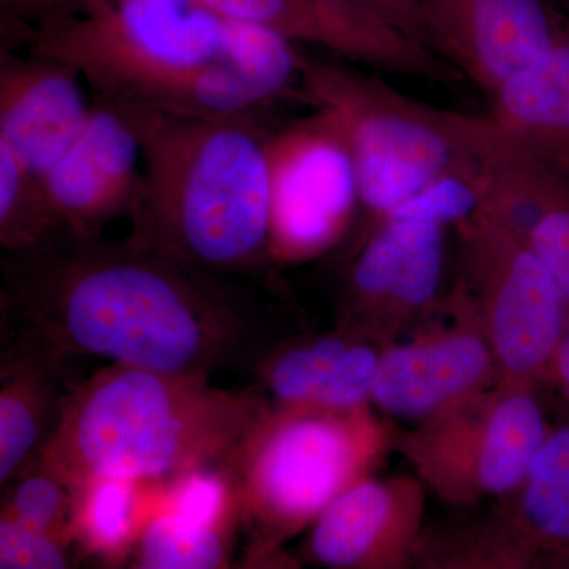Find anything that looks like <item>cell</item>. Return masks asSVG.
Instances as JSON below:
<instances>
[{"mask_svg": "<svg viewBox=\"0 0 569 569\" xmlns=\"http://www.w3.org/2000/svg\"><path fill=\"white\" fill-rule=\"evenodd\" d=\"M456 230L459 280L477 307L501 381L539 387L569 331L567 295L526 239L485 204Z\"/></svg>", "mask_w": 569, "mask_h": 569, "instance_id": "7", "label": "cell"}, {"mask_svg": "<svg viewBox=\"0 0 569 569\" xmlns=\"http://www.w3.org/2000/svg\"><path fill=\"white\" fill-rule=\"evenodd\" d=\"M395 425L372 406L331 410L274 406L227 467L241 501L247 567L283 561L282 546L395 449Z\"/></svg>", "mask_w": 569, "mask_h": 569, "instance_id": "5", "label": "cell"}, {"mask_svg": "<svg viewBox=\"0 0 569 569\" xmlns=\"http://www.w3.org/2000/svg\"><path fill=\"white\" fill-rule=\"evenodd\" d=\"M231 22L276 33L291 43L316 44L347 61L429 80H447L436 52L406 37L348 20L325 0H203Z\"/></svg>", "mask_w": 569, "mask_h": 569, "instance_id": "16", "label": "cell"}, {"mask_svg": "<svg viewBox=\"0 0 569 569\" xmlns=\"http://www.w3.org/2000/svg\"><path fill=\"white\" fill-rule=\"evenodd\" d=\"M81 74L52 56L2 48L0 54V142L37 178L77 140L93 99L82 91Z\"/></svg>", "mask_w": 569, "mask_h": 569, "instance_id": "15", "label": "cell"}, {"mask_svg": "<svg viewBox=\"0 0 569 569\" xmlns=\"http://www.w3.org/2000/svg\"><path fill=\"white\" fill-rule=\"evenodd\" d=\"M0 515L51 531L74 542L71 533L73 489L40 463L21 471L6 488Z\"/></svg>", "mask_w": 569, "mask_h": 569, "instance_id": "26", "label": "cell"}, {"mask_svg": "<svg viewBox=\"0 0 569 569\" xmlns=\"http://www.w3.org/2000/svg\"><path fill=\"white\" fill-rule=\"evenodd\" d=\"M9 337L174 376L252 373L277 339L260 282L141 244L54 233L6 253Z\"/></svg>", "mask_w": 569, "mask_h": 569, "instance_id": "1", "label": "cell"}, {"mask_svg": "<svg viewBox=\"0 0 569 569\" xmlns=\"http://www.w3.org/2000/svg\"><path fill=\"white\" fill-rule=\"evenodd\" d=\"M325 2L348 20L358 22L365 28L406 37L421 47L429 48L425 28H422L419 0H325Z\"/></svg>", "mask_w": 569, "mask_h": 569, "instance_id": "28", "label": "cell"}, {"mask_svg": "<svg viewBox=\"0 0 569 569\" xmlns=\"http://www.w3.org/2000/svg\"><path fill=\"white\" fill-rule=\"evenodd\" d=\"M426 490L418 477L359 479L309 527L305 556L331 569L413 567Z\"/></svg>", "mask_w": 569, "mask_h": 569, "instance_id": "14", "label": "cell"}, {"mask_svg": "<svg viewBox=\"0 0 569 569\" xmlns=\"http://www.w3.org/2000/svg\"><path fill=\"white\" fill-rule=\"evenodd\" d=\"M164 482L97 477L73 486L71 533L78 552L104 567L130 563L134 546L162 501Z\"/></svg>", "mask_w": 569, "mask_h": 569, "instance_id": "20", "label": "cell"}, {"mask_svg": "<svg viewBox=\"0 0 569 569\" xmlns=\"http://www.w3.org/2000/svg\"><path fill=\"white\" fill-rule=\"evenodd\" d=\"M233 529H217L157 509L134 546L130 567L220 569L233 561Z\"/></svg>", "mask_w": 569, "mask_h": 569, "instance_id": "24", "label": "cell"}, {"mask_svg": "<svg viewBox=\"0 0 569 569\" xmlns=\"http://www.w3.org/2000/svg\"><path fill=\"white\" fill-rule=\"evenodd\" d=\"M299 99L335 121L353 164L359 204L376 222L447 176L486 170L509 140L492 116L430 107L301 47Z\"/></svg>", "mask_w": 569, "mask_h": 569, "instance_id": "4", "label": "cell"}, {"mask_svg": "<svg viewBox=\"0 0 569 569\" xmlns=\"http://www.w3.org/2000/svg\"><path fill=\"white\" fill-rule=\"evenodd\" d=\"M269 407L257 388L110 365L70 392L36 462L70 488L97 477L168 482L227 466Z\"/></svg>", "mask_w": 569, "mask_h": 569, "instance_id": "3", "label": "cell"}, {"mask_svg": "<svg viewBox=\"0 0 569 569\" xmlns=\"http://www.w3.org/2000/svg\"><path fill=\"white\" fill-rule=\"evenodd\" d=\"M271 257L301 263L336 244L359 203L346 141L325 111L272 132Z\"/></svg>", "mask_w": 569, "mask_h": 569, "instance_id": "10", "label": "cell"}, {"mask_svg": "<svg viewBox=\"0 0 569 569\" xmlns=\"http://www.w3.org/2000/svg\"><path fill=\"white\" fill-rule=\"evenodd\" d=\"M70 0H0L2 21L14 40L24 41L33 28L50 20L69 6Z\"/></svg>", "mask_w": 569, "mask_h": 569, "instance_id": "29", "label": "cell"}, {"mask_svg": "<svg viewBox=\"0 0 569 569\" xmlns=\"http://www.w3.org/2000/svg\"><path fill=\"white\" fill-rule=\"evenodd\" d=\"M410 339L383 346L372 403L397 421L422 425L500 383L496 355L470 295L456 283Z\"/></svg>", "mask_w": 569, "mask_h": 569, "instance_id": "9", "label": "cell"}, {"mask_svg": "<svg viewBox=\"0 0 569 569\" xmlns=\"http://www.w3.org/2000/svg\"><path fill=\"white\" fill-rule=\"evenodd\" d=\"M507 505L550 567L569 568V422L550 429L522 486Z\"/></svg>", "mask_w": 569, "mask_h": 569, "instance_id": "21", "label": "cell"}, {"mask_svg": "<svg viewBox=\"0 0 569 569\" xmlns=\"http://www.w3.org/2000/svg\"><path fill=\"white\" fill-rule=\"evenodd\" d=\"M234 26L203 0H70L22 44L69 63L93 97L171 112Z\"/></svg>", "mask_w": 569, "mask_h": 569, "instance_id": "6", "label": "cell"}, {"mask_svg": "<svg viewBox=\"0 0 569 569\" xmlns=\"http://www.w3.org/2000/svg\"><path fill=\"white\" fill-rule=\"evenodd\" d=\"M557 3H560V6L569 13V0H557Z\"/></svg>", "mask_w": 569, "mask_h": 569, "instance_id": "31", "label": "cell"}, {"mask_svg": "<svg viewBox=\"0 0 569 569\" xmlns=\"http://www.w3.org/2000/svg\"><path fill=\"white\" fill-rule=\"evenodd\" d=\"M516 141L569 168V21L556 43L489 97Z\"/></svg>", "mask_w": 569, "mask_h": 569, "instance_id": "19", "label": "cell"}, {"mask_svg": "<svg viewBox=\"0 0 569 569\" xmlns=\"http://www.w3.org/2000/svg\"><path fill=\"white\" fill-rule=\"evenodd\" d=\"M545 383L557 388V391L560 392L569 407V331L565 336L552 365L549 367Z\"/></svg>", "mask_w": 569, "mask_h": 569, "instance_id": "30", "label": "cell"}, {"mask_svg": "<svg viewBox=\"0 0 569 569\" xmlns=\"http://www.w3.org/2000/svg\"><path fill=\"white\" fill-rule=\"evenodd\" d=\"M427 47L492 96L556 43L569 13L550 0H419Z\"/></svg>", "mask_w": 569, "mask_h": 569, "instance_id": "13", "label": "cell"}, {"mask_svg": "<svg viewBox=\"0 0 569 569\" xmlns=\"http://www.w3.org/2000/svg\"><path fill=\"white\" fill-rule=\"evenodd\" d=\"M443 224L387 216L377 220L342 293V321L362 326L383 346L437 305L445 263Z\"/></svg>", "mask_w": 569, "mask_h": 569, "instance_id": "12", "label": "cell"}, {"mask_svg": "<svg viewBox=\"0 0 569 569\" xmlns=\"http://www.w3.org/2000/svg\"><path fill=\"white\" fill-rule=\"evenodd\" d=\"M413 567L433 569H527L541 567L537 546L501 508L490 518L422 531Z\"/></svg>", "mask_w": 569, "mask_h": 569, "instance_id": "22", "label": "cell"}, {"mask_svg": "<svg viewBox=\"0 0 569 569\" xmlns=\"http://www.w3.org/2000/svg\"><path fill=\"white\" fill-rule=\"evenodd\" d=\"M358 331L342 321L325 335L282 340L254 367L253 388L274 406H316Z\"/></svg>", "mask_w": 569, "mask_h": 569, "instance_id": "23", "label": "cell"}, {"mask_svg": "<svg viewBox=\"0 0 569 569\" xmlns=\"http://www.w3.org/2000/svg\"><path fill=\"white\" fill-rule=\"evenodd\" d=\"M142 186L140 140L121 104L93 97L77 140L41 179L52 234L99 238L132 216Z\"/></svg>", "mask_w": 569, "mask_h": 569, "instance_id": "11", "label": "cell"}, {"mask_svg": "<svg viewBox=\"0 0 569 569\" xmlns=\"http://www.w3.org/2000/svg\"><path fill=\"white\" fill-rule=\"evenodd\" d=\"M482 204L526 239L569 299V168L511 137L490 163Z\"/></svg>", "mask_w": 569, "mask_h": 569, "instance_id": "17", "label": "cell"}, {"mask_svg": "<svg viewBox=\"0 0 569 569\" xmlns=\"http://www.w3.org/2000/svg\"><path fill=\"white\" fill-rule=\"evenodd\" d=\"M74 553L71 539L0 515V569L70 568Z\"/></svg>", "mask_w": 569, "mask_h": 569, "instance_id": "27", "label": "cell"}, {"mask_svg": "<svg viewBox=\"0 0 569 569\" xmlns=\"http://www.w3.org/2000/svg\"><path fill=\"white\" fill-rule=\"evenodd\" d=\"M69 358L20 339H7L0 362V486L39 459L67 397Z\"/></svg>", "mask_w": 569, "mask_h": 569, "instance_id": "18", "label": "cell"}, {"mask_svg": "<svg viewBox=\"0 0 569 569\" xmlns=\"http://www.w3.org/2000/svg\"><path fill=\"white\" fill-rule=\"evenodd\" d=\"M118 104L142 153L130 238L213 272L260 282L274 266L272 132L261 116L198 118Z\"/></svg>", "mask_w": 569, "mask_h": 569, "instance_id": "2", "label": "cell"}, {"mask_svg": "<svg viewBox=\"0 0 569 569\" xmlns=\"http://www.w3.org/2000/svg\"><path fill=\"white\" fill-rule=\"evenodd\" d=\"M52 234L41 181L0 142V247L20 252Z\"/></svg>", "mask_w": 569, "mask_h": 569, "instance_id": "25", "label": "cell"}, {"mask_svg": "<svg viewBox=\"0 0 569 569\" xmlns=\"http://www.w3.org/2000/svg\"><path fill=\"white\" fill-rule=\"evenodd\" d=\"M550 427L537 388L500 383L440 417L395 427V449L430 492L451 505L512 496Z\"/></svg>", "mask_w": 569, "mask_h": 569, "instance_id": "8", "label": "cell"}]
</instances>
